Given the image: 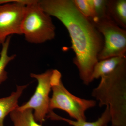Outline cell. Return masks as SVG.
<instances>
[{"label":"cell","mask_w":126,"mask_h":126,"mask_svg":"<svg viewBox=\"0 0 126 126\" xmlns=\"http://www.w3.org/2000/svg\"><path fill=\"white\" fill-rule=\"evenodd\" d=\"M41 7L66 27L75 54L73 63L83 83L88 85L103 45L102 35L93 23L80 12L73 0H39Z\"/></svg>","instance_id":"cell-1"},{"label":"cell","mask_w":126,"mask_h":126,"mask_svg":"<svg viewBox=\"0 0 126 126\" xmlns=\"http://www.w3.org/2000/svg\"><path fill=\"white\" fill-rule=\"evenodd\" d=\"M101 78L92 96L99 107H109L111 126H126V60Z\"/></svg>","instance_id":"cell-2"},{"label":"cell","mask_w":126,"mask_h":126,"mask_svg":"<svg viewBox=\"0 0 126 126\" xmlns=\"http://www.w3.org/2000/svg\"><path fill=\"white\" fill-rule=\"evenodd\" d=\"M21 30L26 40L32 44H42L55 36L51 16L43 10L37 0L26 6Z\"/></svg>","instance_id":"cell-3"},{"label":"cell","mask_w":126,"mask_h":126,"mask_svg":"<svg viewBox=\"0 0 126 126\" xmlns=\"http://www.w3.org/2000/svg\"><path fill=\"white\" fill-rule=\"evenodd\" d=\"M30 76L38 81L36 90L28 102L17 109L19 110L28 109L34 110L35 120L42 124L47 115L52 111L49 108V94L53 85L61 79V74L56 69H50L41 74L31 73Z\"/></svg>","instance_id":"cell-4"},{"label":"cell","mask_w":126,"mask_h":126,"mask_svg":"<svg viewBox=\"0 0 126 126\" xmlns=\"http://www.w3.org/2000/svg\"><path fill=\"white\" fill-rule=\"evenodd\" d=\"M52 90L53 94L49 102L50 111L61 109L75 120L86 121V111L96 105V101L80 98L72 94L64 86L61 79L53 85Z\"/></svg>","instance_id":"cell-5"},{"label":"cell","mask_w":126,"mask_h":126,"mask_svg":"<svg viewBox=\"0 0 126 126\" xmlns=\"http://www.w3.org/2000/svg\"><path fill=\"white\" fill-rule=\"evenodd\" d=\"M102 35L103 45L98 61L112 57H126V31L110 17L93 23Z\"/></svg>","instance_id":"cell-6"},{"label":"cell","mask_w":126,"mask_h":126,"mask_svg":"<svg viewBox=\"0 0 126 126\" xmlns=\"http://www.w3.org/2000/svg\"><path fill=\"white\" fill-rule=\"evenodd\" d=\"M26 6L21 2L0 5V46L11 35H22L21 26Z\"/></svg>","instance_id":"cell-7"},{"label":"cell","mask_w":126,"mask_h":126,"mask_svg":"<svg viewBox=\"0 0 126 126\" xmlns=\"http://www.w3.org/2000/svg\"><path fill=\"white\" fill-rule=\"evenodd\" d=\"M28 85L17 86L16 91L10 96L0 98V126H4L5 118L19 107L18 100Z\"/></svg>","instance_id":"cell-8"},{"label":"cell","mask_w":126,"mask_h":126,"mask_svg":"<svg viewBox=\"0 0 126 126\" xmlns=\"http://www.w3.org/2000/svg\"><path fill=\"white\" fill-rule=\"evenodd\" d=\"M47 118L52 120L63 121L72 126H108L109 123L111 121V114L108 106H106V109L101 116L94 122L71 120L60 116L54 111L50 112L47 116Z\"/></svg>","instance_id":"cell-9"},{"label":"cell","mask_w":126,"mask_h":126,"mask_svg":"<svg viewBox=\"0 0 126 126\" xmlns=\"http://www.w3.org/2000/svg\"><path fill=\"white\" fill-rule=\"evenodd\" d=\"M109 16L120 27L126 29V0H107Z\"/></svg>","instance_id":"cell-10"},{"label":"cell","mask_w":126,"mask_h":126,"mask_svg":"<svg viewBox=\"0 0 126 126\" xmlns=\"http://www.w3.org/2000/svg\"><path fill=\"white\" fill-rule=\"evenodd\" d=\"M126 60V57L117 56L99 60L94 66L92 75V81L113 72Z\"/></svg>","instance_id":"cell-11"},{"label":"cell","mask_w":126,"mask_h":126,"mask_svg":"<svg viewBox=\"0 0 126 126\" xmlns=\"http://www.w3.org/2000/svg\"><path fill=\"white\" fill-rule=\"evenodd\" d=\"M33 111L31 109L19 110L16 108L11 112L10 117L14 126H43L35 120Z\"/></svg>","instance_id":"cell-12"},{"label":"cell","mask_w":126,"mask_h":126,"mask_svg":"<svg viewBox=\"0 0 126 126\" xmlns=\"http://www.w3.org/2000/svg\"><path fill=\"white\" fill-rule=\"evenodd\" d=\"M11 37L7 38L4 43L2 44V49L0 53V84L4 82L7 78V73L5 68L10 61L16 57V55L9 56L8 52Z\"/></svg>","instance_id":"cell-13"},{"label":"cell","mask_w":126,"mask_h":126,"mask_svg":"<svg viewBox=\"0 0 126 126\" xmlns=\"http://www.w3.org/2000/svg\"><path fill=\"white\" fill-rule=\"evenodd\" d=\"M92 5L95 18L93 23H95L108 17L107 0H89Z\"/></svg>","instance_id":"cell-14"},{"label":"cell","mask_w":126,"mask_h":126,"mask_svg":"<svg viewBox=\"0 0 126 126\" xmlns=\"http://www.w3.org/2000/svg\"><path fill=\"white\" fill-rule=\"evenodd\" d=\"M79 11L84 16L92 22L94 21L95 16L92 5L89 0H73Z\"/></svg>","instance_id":"cell-15"},{"label":"cell","mask_w":126,"mask_h":126,"mask_svg":"<svg viewBox=\"0 0 126 126\" xmlns=\"http://www.w3.org/2000/svg\"><path fill=\"white\" fill-rule=\"evenodd\" d=\"M34 0H0V5L9 3L21 2L28 5L33 1Z\"/></svg>","instance_id":"cell-16"},{"label":"cell","mask_w":126,"mask_h":126,"mask_svg":"<svg viewBox=\"0 0 126 126\" xmlns=\"http://www.w3.org/2000/svg\"></svg>","instance_id":"cell-17"}]
</instances>
